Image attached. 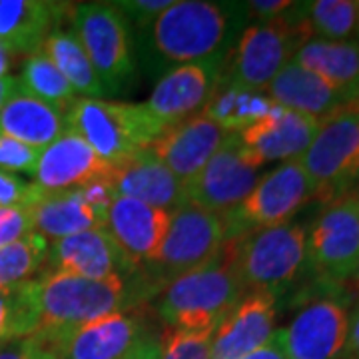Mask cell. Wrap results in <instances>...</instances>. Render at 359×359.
Masks as SVG:
<instances>
[{"mask_svg":"<svg viewBox=\"0 0 359 359\" xmlns=\"http://www.w3.org/2000/svg\"><path fill=\"white\" fill-rule=\"evenodd\" d=\"M248 25L245 2H172L148 28L134 32L138 68L158 80L176 66L228 58Z\"/></svg>","mask_w":359,"mask_h":359,"instance_id":"1","label":"cell"},{"mask_svg":"<svg viewBox=\"0 0 359 359\" xmlns=\"http://www.w3.org/2000/svg\"><path fill=\"white\" fill-rule=\"evenodd\" d=\"M162 290L142 269L106 280H88L68 273L36 276L32 297L39 325L34 334L60 344L84 323L116 311L152 304Z\"/></svg>","mask_w":359,"mask_h":359,"instance_id":"2","label":"cell"},{"mask_svg":"<svg viewBox=\"0 0 359 359\" xmlns=\"http://www.w3.org/2000/svg\"><path fill=\"white\" fill-rule=\"evenodd\" d=\"M244 294L231 245L226 242L210 264L168 283L150 306L166 327L202 330L218 325Z\"/></svg>","mask_w":359,"mask_h":359,"instance_id":"3","label":"cell"},{"mask_svg":"<svg viewBox=\"0 0 359 359\" xmlns=\"http://www.w3.org/2000/svg\"><path fill=\"white\" fill-rule=\"evenodd\" d=\"M70 28L80 40L108 96L136 90L138 60L134 32L112 2H78L70 6Z\"/></svg>","mask_w":359,"mask_h":359,"instance_id":"4","label":"cell"},{"mask_svg":"<svg viewBox=\"0 0 359 359\" xmlns=\"http://www.w3.org/2000/svg\"><path fill=\"white\" fill-rule=\"evenodd\" d=\"M292 321L276 330L285 359H341L349 332L346 283L313 280L299 297Z\"/></svg>","mask_w":359,"mask_h":359,"instance_id":"5","label":"cell"},{"mask_svg":"<svg viewBox=\"0 0 359 359\" xmlns=\"http://www.w3.org/2000/svg\"><path fill=\"white\" fill-rule=\"evenodd\" d=\"M65 120L106 164L138 154L162 134L144 104L76 96L66 108Z\"/></svg>","mask_w":359,"mask_h":359,"instance_id":"6","label":"cell"},{"mask_svg":"<svg viewBox=\"0 0 359 359\" xmlns=\"http://www.w3.org/2000/svg\"><path fill=\"white\" fill-rule=\"evenodd\" d=\"M309 39L313 34L306 18V2H294L280 18L245 26L228 58L226 76L266 92L269 82Z\"/></svg>","mask_w":359,"mask_h":359,"instance_id":"7","label":"cell"},{"mask_svg":"<svg viewBox=\"0 0 359 359\" xmlns=\"http://www.w3.org/2000/svg\"><path fill=\"white\" fill-rule=\"evenodd\" d=\"M244 292H287L308 268L306 228L287 222L228 240Z\"/></svg>","mask_w":359,"mask_h":359,"instance_id":"8","label":"cell"},{"mask_svg":"<svg viewBox=\"0 0 359 359\" xmlns=\"http://www.w3.org/2000/svg\"><path fill=\"white\" fill-rule=\"evenodd\" d=\"M228 242L224 219L204 208L184 204L172 212V222L166 238L156 257L142 271L164 290L168 283L204 268Z\"/></svg>","mask_w":359,"mask_h":359,"instance_id":"9","label":"cell"},{"mask_svg":"<svg viewBox=\"0 0 359 359\" xmlns=\"http://www.w3.org/2000/svg\"><path fill=\"white\" fill-rule=\"evenodd\" d=\"M311 200H316V190L302 164L297 160L283 162L262 174L244 202L222 216L226 238L233 240L250 231L287 224Z\"/></svg>","mask_w":359,"mask_h":359,"instance_id":"10","label":"cell"},{"mask_svg":"<svg viewBox=\"0 0 359 359\" xmlns=\"http://www.w3.org/2000/svg\"><path fill=\"white\" fill-rule=\"evenodd\" d=\"M359 158V100L320 122L308 150L297 158L313 184L316 200L327 204L346 192Z\"/></svg>","mask_w":359,"mask_h":359,"instance_id":"11","label":"cell"},{"mask_svg":"<svg viewBox=\"0 0 359 359\" xmlns=\"http://www.w3.org/2000/svg\"><path fill=\"white\" fill-rule=\"evenodd\" d=\"M308 269L316 280L347 283L359 266V210L339 196L323 210L306 231Z\"/></svg>","mask_w":359,"mask_h":359,"instance_id":"12","label":"cell"},{"mask_svg":"<svg viewBox=\"0 0 359 359\" xmlns=\"http://www.w3.org/2000/svg\"><path fill=\"white\" fill-rule=\"evenodd\" d=\"M262 168L245 152L238 134H230L204 170L186 184L188 204L224 216L242 204L256 188L262 178Z\"/></svg>","mask_w":359,"mask_h":359,"instance_id":"13","label":"cell"},{"mask_svg":"<svg viewBox=\"0 0 359 359\" xmlns=\"http://www.w3.org/2000/svg\"><path fill=\"white\" fill-rule=\"evenodd\" d=\"M228 58L176 66L156 80L154 90L144 108L150 112L162 132L174 124L202 114L226 72Z\"/></svg>","mask_w":359,"mask_h":359,"instance_id":"14","label":"cell"},{"mask_svg":"<svg viewBox=\"0 0 359 359\" xmlns=\"http://www.w3.org/2000/svg\"><path fill=\"white\" fill-rule=\"evenodd\" d=\"M138 268L130 264L116 240L104 230H88L48 242V252L39 276L68 273L88 280L126 276Z\"/></svg>","mask_w":359,"mask_h":359,"instance_id":"15","label":"cell"},{"mask_svg":"<svg viewBox=\"0 0 359 359\" xmlns=\"http://www.w3.org/2000/svg\"><path fill=\"white\" fill-rule=\"evenodd\" d=\"M228 138L230 132L219 128L204 114H198L164 130L146 150L152 152L176 178L190 184Z\"/></svg>","mask_w":359,"mask_h":359,"instance_id":"16","label":"cell"},{"mask_svg":"<svg viewBox=\"0 0 359 359\" xmlns=\"http://www.w3.org/2000/svg\"><path fill=\"white\" fill-rule=\"evenodd\" d=\"M278 295L245 292L219 321L212 339L210 359H242L266 346L276 334Z\"/></svg>","mask_w":359,"mask_h":359,"instance_id":"17","label":"cell"},{"mask_svg":"<svg viewBox=\"0 0 359 359\" xmlns=\"http://www.w3.org/2000/svg\"><path fill=\"white\" fill-rule=\"evenodd\" d=\"M320 120L273 106V110L259 122L248 126L238 134L245 152L256 160L259 166L276 160H297L308 150V146L318 134Z\"/></svg>","mask_w":359,"mask_h":359,"instance_id":"18","label":"cell"},{"mask_svg":"<svg viewBox=\"0 0 359 359\" xmlns=\"http://www.w3.org/2000/svg\"><path fill=\"white\" fill-rule=\"evenodd\" d=\"M172 222V212L118 196L106 218V228L134 268L142 269L158 254Z\"/></svg>","mask_w":359,"mask_h":359,"instance_id":"19","label":"cell"},{"mask_svg":"<svg viewBox=\"0 0 359 359\" xmlns=\"http://www.w3.org/2000/svg\"><path fill=\"white\" fill-rule=\"evenodd\" d=\"M110 164L90 148L72 128H66L50 146L40 152L34 184L42 192L82 188L90 182L108 178Z\"/></svg>","mask_w":359,"mask_h":359,"instance_id":"20","label":"cell"},{"mask_svg":"<svg viewBox=\"0 0 359 359\" xmlns=\"http://www.w3.org/2000/svg\"><path fill=\"white\" fill-rule=\"evenodd\" d=\"M108 180L118 196L132 198L160 210L176 212L178 208L188 204L186 184L148 150H142L118 164H110Z\"/></svg>","mask_w":359,"mask_h":359,"instance_id":"21","label":"cell"},{"mask_svg":"<svg viewBox=\"0 0 359 359\" xmlns=\"http://www.w3.org/2000/svg\"><path fill=\"white\" fill-rule=\"evenodd\" d=\"M152 332L146 306L84 323L68 337L65 359H122Z\"/></svg>","mask_w":359,"mask_h":359,"instance_id":"22","label":"cell"},{"mask_svg":"<svg viewBox=\"0 0 359 359\" xmlns=\"http://www.w3.org/2000/svg\"><path fill=\"white\" fill-rule=\"evenodd\" d=\"M66 2L0 0V46L8 54H34L70 14Z\"/></svg>","mask_w":359,"mask_h":359,"instance_id":"23","label":"cell"},{"mask_svg":"<svg viewBox=\"0 0 359 359\" xmlns=\"http://www.w3.org/2000/svg\"><path fill=\"white\" fill-rule=\"evenodd\" d=\"M32 231L40 233L48 242L60 240L72 233L106 228L108 210L92 204L84 188L42 192L34 204L28 205Z\"/></svg>","mask_w":359,"mask_h":359,"instance_id":"24","label":"cell"},{"mask_svg":"<svg viewBox=\"0 0 359 359\" xmlns=\"http://www.w3.org/2000/svg\"><path fill=\"white\" fill-rule=\"evenodd\" d=\"M266 94L278 106L316 118L320 122L347 102H358L313 72L295 65L294 60L283 66L278 76L269 82Z\"/></svg>","mask_w":359,"mask_h":359,"instance_id":"25","label":"cell"},{"mask_svg":"<svg viewBox=\"0 0 359 359\" xmlns=\"http://www.w3.org/2000/svg\"><path fill=\"white\" fill-rule=\"evenodd\" d=\"M294 62L359 100V42L309 39L294 54Z\"/></svg>","mask_w":359,"mask_h":359,"instance_id":"26","label":"cell"},{"mask_svg":"<svg viewBox=\"0 0 359 359\" xmlns=\"http://www.w3.org/2000/svg\"><path fill=\"white\" fill-rule=\"evenodd\" d=\"M66 128L62 110L22 92L11 96L0 110V132L36 150L50 146Z\"/></svg>","mask_w":359,"mask_h":359,"instance_id":"27","label":"cell"},{"mask_svg":"<svg viewBox=\"0 0 359 359\" xmlns=\"http://www.w3.org/2000/svg\"><path fill=\"white\" fill-rule=\"evenodd\" d=\"M276 102L262 90L248 88L244 84L224 76L214 90L202 114L216 122L230 134H240L248 126L259 122L273 110Z\"/></svg>","mask_w":359,"mask_h":359,"instance_id":"28","label":"cell"},{"mask_svg":"<svg viewBox=\"0 0 359 359\" xmlns=\"http://www.w3.org/2000/svg\"><path fill=\"white\" fill-rule=\"evenodd\" d=\"M40 50L62 72L74 94H80V98H108L100 78L90 62L88 54L84 52L72 28H54Z\"/></svg>","mask_w":359,"mask_h":359,"instance_id":"29","label":"cell"},{"mask_svg":"<svg viewBox=\"0 0 359 359\" xmlns=\"http://www.w3.org/2000/svg\"><path fill=\"white\" fill-rule=\"evenodd\" d=\"M18 80V92L39 98L54 108L66 112V108L76 98L72 86L42 50L26 56Z\"/></svg>","mask_w":359,"mask_h":359,"instance_id":"30","label":"cell"},{"mask_svg":"<svg viewBox=\"0 0 359 359\" xmlns=\"http://www.w3.org/2000/svg\"><path fill=\"white\" fill-rule=\"evenodd\" d=\"M306 18L313 39L359 42V0L306 2Z\"/></svg>","mask_w":359,"mask_h":359,"instance_id":"31","label":"cell"},{"mask_svg":"<svg viewBox=\"0 0 359 359\" xmlns=\"http://www.w3.org/2000/svg\"><path fill=\"white\" fill-rule=\"evenodd\" d=\"M46 252L48 240L34 231L0 248V285L32 282L44 266Z\"/></svg>","mask_w":359,"mask_h":359,"instance_id":"32","label":"cell"},{"mask_svg":"<svg viewBox=\"0 0 359 359\" xmlns=\"http://www.w3.org/2000/svg\"><path fill=\"white\" fill-rule=\"evenodd\" d=\"M39 318L32 297V282L0 285V347L8 341L32 335Z\"/></svg>","mask_w":359,"mask_h":359,"instance_id":"33","label":"cell"},{"mask_svg":"<svg viewBox=\"0 0 359 359\" xmlns=\"http://www.w3.org/2000/svg\"><path fill=\"white\" fill-rule=\"evenodd\" d=\"M218 325L202 330L164 327L160 335V359H210L212 339Z\"/></svg>","mask_w":359,"mask_h":359,"instance_id":"34","label":"cell"},{"mask_svg":"<svg viewBox=\"0 0 359 359\" xmlns=\"http://www.w3.org/2000/svg\"><path fill=\"white\" fill-rule=\"evenodd\" d=\"M65 349L66 344L32 334L0 347V359H62Z\"/></svg>","mask_w":359,"mask_h":359,"instance_id":"35","label":"cell"},{"mask_svg":"<svg viewBox=\"0 0 359 359\" xmlns=\"http://www.w3.org/2000/svg\"><path fill=\"white\" fill-rule=\"evenodd\" d=\"M40 152L42 150H36L0 132V170L2 172H11V174L22 172L28 176H34Z\"/></svg>","mask_w":359,"mask_h":359,"instance_id":"36","label":"cell"},{"mask_svg":"<svg viewBox=\"0 0 359 359\" xmlns=\"http://www.w3.org/2000/svg\"><path fill=\"white\" fill-rule=\"evenodd\" d=\"M112 4L128 20L132 32H138L148 28L160 14L168 11L172 0H118Z\"/></svg>","mask_w":359,"mask_h":359,"instance_id":"37","label":"cell"},{"mask_svg":"<svg viewBox=\"0 0 359 359\" xmlns=\"http://www.w3.org/2000/svg\"><path fill=\"white\" fill-rule=\"evenodd\" d=\"M42 194L36 184H28L11 172L0 170V210L34 204Z\"/></svg>","mask_w":359,"mask_h":359,"instance_id":"38","label":"cell"},{"mask_svg":"<svg viewBox=\"0 0 359 359\" xmlns=\"http://www.w3.org/2000/svg\"><path fill=\"white\" fill-rule=\"evenodd\" d=\"M30 231H32V219L28 205L0 210V248L13 244Z\"/></svg>","mask_w":359,"mask_h":359,"instance_id":"39","label":"cell"},{"mask_svg":"<svg viewBox=\"0 0 359 359\" xmlns=\"http://www.w3.org/2000/svg\"><path fill=\"white\" fill-rule=\"evenodd\" d=\"M294 2L290 0H252L245 2L248 20L250 22H268L273 18H280L285 11L292 8Z\"/></svg>","mask_w":359,"mask_h":359,"instance_id":"40","label":"cell"},{"mask_svg":"<svg viewBox=\"0 0 359 359\" xmlns=\"http://www.w3.org/2000/svg\"><path fill=\"white\" fill-rule=\"evenodd\" d=\"M122 359H160V335L154 330L144 335Z\"/></svg>","mask_w":359,"mask_h":359,"instance_id":"41","label":"cell"},{"mask_svg":"<svg viewBox=\"0 0 359 359\" xmlns=\"http://www.w3.org/2000/svg\"><path fill=\"white\" fill-rule=\"evenodd\" d=\"M344 359H359V306L349 316V332H347Z\"/></svg>","mask_w":359,"mask_h":359,"instance_id":"42","label":"cell"},{"mask_svg":"<svg viewBox=\"0 0 359 359\" xmlns=\"http://www.w3.org/2000/svg\"><path fill=\"white\" fill-rule=\"evenodd\" d=\"M242 359H285V353H283L282 346L278 341V335L273 334V337L269 339L266 346H262L256 351H252L250 355H245Z\"/></svg>","mask_w":359,"mask_h":359,"instance_id":"43","label":"cell"},{"mask_svg":"<svg viewBox=\"0 0 359 359\" xmlns=\"http://www.w3.org/2000/svg\"><path fill=\"white\" fill-rule=\"evenodd\" d=\"M18 92V80L13 76L0 78V110L6 104V100Z\"/></svg>","mask_w":359,"mask_h":359,"instance_id":"44","label":"cell"},{"mask_svg":"<svg viewBox=\"0 0 359 359\" xmlns=\"http://www.w3.org/2000/svg\"><path fill=\"white\" fill-rule=\"evenodd\" d=\"M341 196H346V198H349L353 204H355V208L359 210V176L351 184H349V188H347L346 192L341 194Z\"/></svg>","mask_w":359,"mask_h":359,"instance_id":"45","label":"cell"},{"mask_svg":"<svg viewBox=\"0 0 359 359\" xmlns=\"http://www.w3.org/2000/svg\"><path fill=\"white\" fill-rule=\"evenodd\" d=\"M11 70V54L0 46V78L8 76Z\"/></svg>","mask_w":359,"mask_h":359,"instance_id":"46","label":"cell"},{"mask_svg":"<svg viewBox=\"0 0 359 359\" xmlns=\"http://www.w3.org/2000/svg\"><path fill=\"white\" fill-rule=\"evenodd\" d=\"M358 176H359V158H358V164H355V168H353V176H351V182L358 178ZM347 188H349V186H347Z\"/></svg>","mask_w":359,"mask_h":359,"instance_id":"47","label":"cell"},{"mask_svg":"<svg viewBox=\"0 0 359 359\" xmlns=\"http://www.w3.org/2000/svg\"><path fill=\"white\" fill-rule=\"evenodd\" d=\"M353 283H355V287H358V292H359V266L358 269H355V273H353Z\"/></svg>","mask_w":359,"mask_h":359,"instance_id":"48","label":"cell"}]
</instances>
